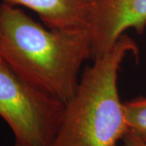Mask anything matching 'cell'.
Listing matches in <instances>:
<instances>
[{
  "label": "cell",
  "mask_w": 146,
  "mask_h": 146,
  "mask_svg": "<svg viewBox=\"0 0 146 146\" xmlns=\"http://www.w3.org/2000/svg\"><path fill=\"white\" fill-rule=\"evenodd\" d=\"M0 58L36 89L66 104L91 58L89 29H51L21 7L1 3Z\"/></svg>",
  "instance_id": "cell-1"
},
{
  "label": "cell",
  "mask_w": 146,
  "mask_h": 146,
  "mask_svg": "<svg viewBox=\"0 0 146 146\" xmlns=\"http://www.w3.org/2000/svg\"><path fill=\"white\" fill-rule=\"evenodd\" d=\"M138 47L123 34L109 51L93 60L80 79L73 97L65 104L52 146H116L127 132L118 76L129 54Z\"/></svg>",
  "instance_id": "cell-2"
},
{
  "label": "cell",
  "mask_w": 146,
  "mask_h": 146,
  "mask_svg": "<svg viewBox=\"0 0 146 146\" xmlns=\"http://www.w3.org/2000/svg\"><path fill=\"white\" fill-rule=\"evenodd\" d=\"M65 103L36 89L0 58V116L23 146H52Z\"/></svg>",
  "instance_id": "cell-3"
},
{
  "label": "cell",
  "mask_w": 146,
  "mask_h": 146,
  "mask_svg": "<svg viewBox=\"0 0 146 146\" xmlns=\"http://www.w3.org/2000/svg\"><path fill=\"white\" fill-rule=\"evenodd\" d=\"M146 28V0H94L89 20L91 58L109 51L124 32L141 34Z\"/></svg>",
  "instance_id": "cell-4"
},
{
  "label": "cell",
  "mask_w": 146,
  "mask_h": 146,
  "mask_svg": "<svg viewBox=\"0 0 146 146\" xmlns=\"http://www.w3.org/2000/svg\"><path fill=\"white\" fill-rule=\"evenodd\" d=\"M94 0H2L36 13L43 25L57 30L88 29Z\"/></svg>",
  "instance_id": "cell-5"
},
{
  "label": "cell",
  "mask_w": 146,
  "mask_h": 146,
  "mask_svg": "<svg viewBox=\"0 0 146 146\" xmlns=\"http://www.w3.org/2000/svg\"><path fill=\"white\" fill-rule=\"evenodd\" d=\"M127 132L146 142V97L123 102Z\"/></svg>",
  "instance_id": "cell-6"
},
{
  "label": "cell",
  "mask_w": 146,
  "mask_h": 146,
  "mask_svg": "<svg viewBox=\"0 0 146 146\" xmlns=\"http://www.w3.org/2000/svg\"><path fill=\"white\" fill-rule=\"evenodd\" d=\"M116 146H146V142L127 132L123 138Z\"/></svg>",
  "instance_id": "cell-7"
},
{
  "label": "cell",
  "mask_w": 146,
  "mask_h": 146,
  "mask_svg": "<svg viewBox=\"0 0 146 146\" xmlns=\"http://www.w3.org/2000/svg\"><path fill=\"white\" fill-rule=\"evenodd\" d=\"M13 146H23V145H20V144H18V143H15V145Z\"/></svg>",
  "instance_id": "cell-8"
}]
</instances>
